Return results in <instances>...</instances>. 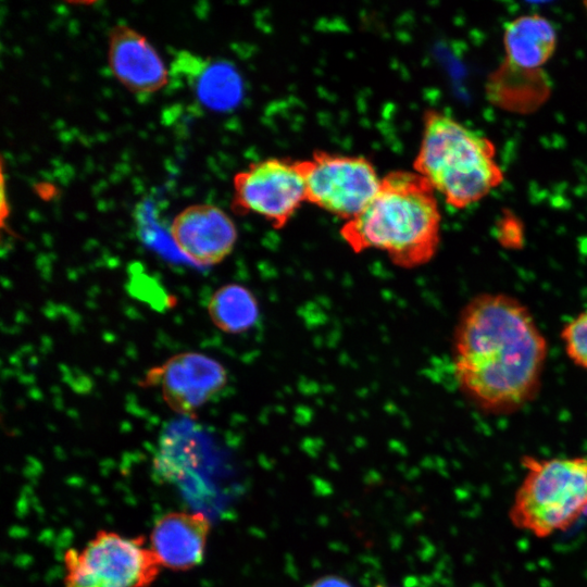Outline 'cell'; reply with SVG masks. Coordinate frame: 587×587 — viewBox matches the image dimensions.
<instances>
[{
  "instance_id": "cell-6",
  "label": "cell",
  "mask_w": 587,
  "mask_h": 587,
  "mask_svg": "<svg viewBox=\"0 0 587 587\" xmlns=\"http://www.w3.org/2000/svg\"><path fill=\"white\" fill-rule=\"evenodd\" d=\"M297 165L305 201L346 222L369 205L382 180L373 163L361 155L314 150Z\"/></svg>"
},
{
  "instance_id": "cell-15",
  "label": "cell",
  "mask_w": 587,
  "mask_h": 587,
  "mask_svg": "<svg viewBox=\"0 0 587 587\" xmlns=\"http://www.w3.org/2000/svg\"><path fill=\"white\" fill-rule=\"evenodd\" d=\"M561 340L567 358L587 372V310L578 313L563 326Z\"/></svg>"
},
{
  "instance_id": "cell-12",
  "label": "cell",
  "mask_w": 587,
  "mask_h": 587,
  "mask_svg": "<svg viewBox=\"0 0 587 587\" xmlns=\"http://www.w3.org/2000/svg\"><path fill=\"white\" fill-rule=\"evenodd\" d=\"M184 83L205 109L225 112L239 104L243 95L242 78L233 63L178 51L170 67V80Z\"/></svg>"
},
{
  "instance_id": "cell-5",
  "label": "cell",
  "mask_w": 587,
  "mask_h": 587,
  "mask_svg": "<svg viewBox=\"0 0 587 587\" xmlns=\"http://www.w3.org/2000/svg\"><path fill=\"white\" fill-rule=\"evenodd\" d=\"M64 587H150L161 565L143 536L100 529L63 554Z\"/></svg>"
},
{
  "instance_id": "cell-8",
  "label": "cell",
  "mask_w": 587,
  "mask_h": 587,
  "mask_svg": "<svg viewBox=\"0 0 587 587\" xmlns=\"http://www.w3.org/2000/svg\"><path fill=\"white\" fill-rule=\"evenodd\" d=\"M227 371L222 363L200 352H182L151 369L146 386H159L167 407L192 417L227 384Z\"/></svg>"
},
{
  "instance_id": "cell-16",
  "label": "cell",
  "mask_w": 587,
  "mask_h": 587,
  "mask_svg": "<svg viewBox=\"0 0 587 587\" xmlns=\"http://www.w3.org/2000/svg\"><path fill=\"white\" fill-rule=\"evenodd\" d=\"M310 587H351V585L339 576L326 575L316 579Z\"/></svg>"
},
{
  "instance_id": "cell-1",
  "label": "cell",
  "mask_w": 587,
  "mask_h": 587,
  "mask_svg": "<svg viewBox=\"0 0 587 587\" xmlns=\"http://www.w3.org/2000/svg\"><path fill=\"white\" fill-rule=\"evenodd\" d=\"M547 339L529 309L502 292L474 296L461 310L452 334L454 379L480 412L509 415L540 390Z\"/></svg>"
},
{
  "instance_id": "cell-7",
  "label": "cell",
  "mask_w": 587,
  "mask_h": 587,
  "mask_svg": "<svg viewBox=\"0 0 587 587\" xmlns=\"http://www.w3.org/2000/svg\"><path fill=\"white\" fill-rule=\"evenodd\" d=\"M303 202L305 188L297 160L267 158L234 175L232 209L237 214L261 216L280 229Z\"/></svg>"
},
{
  "instance_id": "cell-9",
  "label": "cell",
  "mask_w": 587,
  "mask_h": 587,
  "mask_svg": "<svg viewBox=\"0 0 587 587\" xmlns=\"http://www.w3.org/2000/svg\"><path fill=\"white\" fill-rule=\"evenodd\" d=\"M170 235L175 247L200 266L224 261L238 238L232 217L212 203H193L180 210L171 223Z\"/></svg>"
},
{
  "instance_id": "cell-3",
  "label": "cell",
  "mask_w": 587,
  "mask_h": 587,
  "mask_svg": "<svg viewBox=\"0 0 587 587\" xmlns=\"http://www.w3.org/2000/svg\"><path fill=\"white\" fill-rule=\"evenodd\" d=\"M413 168L454 209L478 202L503 182L492 141L435 109L423 114Z\"/></svg>"
},
{
  "instance_id": "cell-4",
  "label": "cell",
  "mask_w": 587,
  "mask_h": 587,
  "mask_svg": "<svg viewBox=\"0 0 587 587\" xmlns=\"http://www.w3.org/2000/svg\"><path fill=\"white\" fill-rule=\"evenodd\" d=\"M523 478L509 509L512 525L537 538L566 532L587 512V457L521 459Z\"/></svg>"
},
{
  "instance_id": "cell-13",
  "label": "cell",
  "mask_w": 587,
  "mask_h": 587,
  "mask_svg": "<svg viewBox=\"0 0 587 587\" xmlns=\"http://www.w3.org/2000/svg\"><path fill=\"white\" fill-rule=\"evenodd\" d=\"M503 46L507 60L514 68L536 70L554 53L557 32L542 15H521L505 24Z\"/></svg>"
},
{
  "instance_id": "cell-17",
  "label": "cell",
  "mask_w": 587,
  "mask_h": 587,
  "mask_svg": "<svg viewBox=\"0 0 587 587\" xmlns=\"http://www.w3.org/2000/svg\"><path fill=\"white\" fill-rule=\"evenodd\" d=\"M377 587H386V586H377Z\"/></svg>"
},
{
  "instance_id": "cell-14",
  "label": "cell",
  "mask_w": 587,
  "mask_h": 587,
  "mask_svg": "<svg viewBox=\"0 0 587 587\" xmlns=\"http://www.w3.org/2000/svg\"><path fill=\"white\" fill-rule=\"evenodd\" d=\"M211 322L226 334H241L259 320L260 308L254 294L240 284H226L217 288L208 302Z\"/></svg>"
},
{
  "instance_id": "cell-10",
  "label": "cell",
  "mask_w": 587,
  "mask_h": 587,
  "mask_svg": "<svg viewBox=\"0 0 587 587\" xmlns=\"http://www.w3.org/2000/svg\"><path fill=\"white\" fill-rule=\"evenodd\" d=\"M108 63L114 77L130 92L154 93L170 82V68L148 38L125 23L108 34Z\"/></svg>"
},
{
  "instance_id": "cell-11",
  "label": "cell",
  "mask_w": 587,
  "mask_h": 587,
  "mask_svg": "<svg viewBox=\"0 0 587 587\" xmlns=\"http://www.w3.org/2000/svg\"><path fill=\"white\" fill-rule=\"evenodd\" d=\"M210 532L211 522L203 513L171 511L153 523L149 547L161 567L185 572L203 562Z\"/></svg>"
},
{
  "instance_id": "cell-2",
  "label": "cell",
  "mask_w": 587,
  "mask_h": 587,
  "mask_svg": "<svg viewBox=\"0 0 587 587\" xmlns=\"http://www.w3.org/2000/svg\"><path fill=\"white\" fill-rule=\"evenodd\" d=\"M441 214L429 182L409 171L383 176L378 191L340 236L355 253L378 250L402 268L428 263L440 245Z\"/></svg>"
}]
</instances>
